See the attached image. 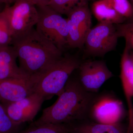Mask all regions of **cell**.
<instances>
[{"instance_id":"obj_1","label":"cell","mask_w":133,"mask_h":133,"mask_svg":"<svg viewBox=\"0 0 133 133\" xmlns=\"http://www.w3.org/2000/svg\"><path fill=\"white\" fill-rule=\"evenodd\" d=\"M96 94L86 91L77 77L71 76L56 101L44 109L41 117L31 124H70L88 119Z\"/></svg>"},{"instance_id":"obj_2","label":"cell","mask_w":133,"mask_h":133,"mask_svg":"<svg viewBox=\"0 0 133 133\" xmlns=\"http://www.w3.org/2000/svg\"><path fill=\"white\" fill-rule=\"evenodd\" d=\"M11 45L16 52L20 69L29 78L63 55V51L35 28L13 37Z\"/></svg>"},{"instance_id":"obj_3","label":"cell","mask_w":133,"mask_h":133,"mask_svg":"<svg viewBox=\"0 0 133 133\" xmlns=\"http://www.w3.org/2000/svg\"><path fill=\"white\" fill-rule=\"evenodd\" d=\"M81 63L76 56L63 55L45 70L30 78L35 84L34 92L43 95L45 100L58 96Z\"/></svg>"},{"instance_id":"obj_4","label":"cell","mask_w":133,"mask_h":133,"mask_svg":"<svg viewBox=\"0 0 133 133\" xmlns=\"http://www.w3.org/2000/svg\"><path fill=\"white\" fill-rule=\"evenodd\" d=\"M38 14L36 29L63 51L67 47L68 26L66 19L48 5L36 6Z\"/></svg>"},{"instance_id":"obj_5","label":"cell","mask_w":133,"mask_h":133,"mask_svg":"<svg viewBox=\"0 0 133 133\" xmlns=\"http://www.w3.org/2000/svg\"><path fill=\"white\" fill-rule=\"evenodd\" d=\"M118 38L114 24L99 22L86 37L84 45L86 53L91 56H103L115 50Z\"/></svg>"},{"instance_id":"obj_6","label":"cell","mask_w":133,"mask_h":133,"mask_svg":"<svg viewBox=\"0 0 133 133\" xmlns=\"http://www.w3.org/2000/svg\"><path fill=\"white\" fill-rule=\"evenodd\" d=\"M125 111L121 101L112 94H97L93 100L88 118L92 121L104 124L120 123Z\"/></svg>"},{"instance_id":"obj_7","label":"cell","mask_w":133,"mask_h":133,"mask_svg":"<svg viewBox=\"0 0 133 133\" xmlns=\"http://www.w3.org/2000/svg\"><path fill=\"white\" fill-rule=\"evenodd\" d=\"M13 37L36 26L38 14L35 5L29 0H16L12 6H6Z\"/></svg>"},{"instance_id":"obj_8","label":"cell","mask_w":133,"mask_h":133,"mask_svg":"<svg viewBox=\"0 0 133 133\" xmlns=\"http://www.w3.org/2000/svg\"><path fill=\"white\" fill-rule=\"evenodd\" d=\"M67 16V47L81 49L84 46L86 37L91 29V13L88 4L75 8Z\"/></svg>"},{"instance_id":"obj_9","label":"cell","mask_w":133,"mask_h":133,"mask_svg":"<svg viewBox=\"0 0 133 133\" xmlns=\"http://www.w3.org/2000/svg\"><path fill=\"white\" fill-rule=\"evenodd\" d=\"M77 69V77L80 84L86 91L92 93L97 94L104 83L114 76L103 60L81 62Z\"/></svg>"},{"instance_id":"obj_10","label":"cell","mask_w":133,"mask_h":133,"mask_svg":"<svg viewBox=\"0 0 133 133\" xmlns=\"http://www.w3.org/2000/svg\"><path fill=\"white\" fill-rule=\"evenodd\" d=\"M45 100L43 95L34 92L18 101L1 104L13 121L18 124H24L33 120Z\"/></svg>"},{"instance_id":"obj_11","label":"cell","mask_w":133,"mask_h":133,"mask_svg":"<svg viewBox=\"0 0 133 133\" xmlns=\"http://www.w3.org/2000/svg\"><path fill=\"white\" fill-rule=\"evenodd\" d=\"M131 50L126 43L121 60L120 76L128 107L129 124L127 133H133V64L130 58Z\"/></svg>"},{"instance_id":"obj_12","label":"cell","mask_w":133,"mask_h":133,"mask_svg":"<svg viewBox=\"0 0 133 133\" xmlns=\"http://www.w3.org/2000/svg\"><path fill=\"white\" fill-rule=\"evenodd\" d=\"M34 83L30 78H9L0 80V103L18 101L34 92Z\"/></svg>"},{"instance_id":"obj_13","label":"cell","mask_w":133,"mask_h":133,"mask_svg":"<svg viewBox=\"0 0 133 133\" xmlns=\"http://www.w3.org/2000/svg\"><path fill=\"white\" fill-rule=\"evenodd\" d=\"M17 55L12 45L0 47V80L9 78H29L17 64Z\"/></svg>"},{"instance_id":"obj_14","label":"cell","mask_w":133,"mask_h":133,"mask_svg":"<svg viewBox=\"0 0 133 133\" xmlns=\"http://www.w3.org/2000/svg\"><path fill=\"white\" fill-rule=\"evenodd\" d=\"M69 133H127L125 127L120 123L104 124L89 119L69 124Z\"/></svg>"},{"instance_id":"obj_15","label":"cell","mask_w":133,"mask_h":133,"mask_svg":"<svg viewBox=\"0 0 133 133\" xmlns=\"http://www.w3.org/2000/svg\"><path fill=\"white\" fill-rule=\"evenodd\" d=\"M92 12L99 22H107L114 24L125 22L126 18L119 15L107 0H98L93 3Z\"/></svg>"},{"instance_id":"obj_16","label":"cell","mask_w":133,"mask_h":133,"mask_svg":"<svg viewBox=\"0 0 133 133\" xmlns=\"http://www.w3.org/2000/svg\"><path fill=\"white\" fill-rule=\"evenodd\" d=\"M69 124H31L28 128L23 129L18 133H69Z\"/></svg>"},{"instance_id":"obj_17","label":"cell","mask_w":133,"mask_h":133,"mask_svg":"<svg viewBox=\"0 0 133 133\" xmlns=\"http://www.w3.org/2000/svg\"><path fill=\"white\" fill-rule=\"evenodd\" d=\"M89 0H51L48 6L60 14L67 16L75 8L88 4Z\"/></svg>"},{"instance_id":"obj_18","label":"cell","mask_w":133,"mask_h":133,"mask_svg":"<svg viewBox=\"0 0 133 133\" xmlns=\"http://www.w3.org/2000/svg\"><path fill=\"white\" fill-rule=\"evenodd\" d=\"M13 36L6 7L0 12V47L11 45Z\"/></svg>"},{"instance_id":"obj_19","label":"cell","mask_w":133,"mask_h":133,"mask_svg":"<svg viewBox=\"0 0 133 133\" xmlns=\"http://www.w3.org/2000/svg\"><path fill=\"white\" fill-rule=\"evenodd\" d=\"M24 124L13 121L0 103V133H18L23 129Z\"/></svg>"},{"instance_id":"obj_20","label":"cell","mask_w":133,"mask_h":133,"mask_svg":"<svg viewBox=\"0 0 133 133\" xmlns=\"http://www.w3.org/2000/svg\"><path fill=\"white\" fill-rule=\"evenodd\" d=\"M119 15L127 19L133 18V8L129 0H107Z\"/></svg>"},{"instance_id":"obj_21","label":"cell","mask_w":133,"mask_h":133,"mask_svg":"<svg viewBox=\"0 0 133 133\" xmlns=\"http://www.w3.org/2000/svg\"><path fill=\"white\" fill-rule=\"evenodd\" d=\"M127 22L116 24V31L119 37L125 38L126 43L133 51V18Z\"/></svg>"},{"instance_id":"obj_22","label":"cell","mask_w":133,"mask_h":133,"mask_svg":"<svg viewBox=\"0 0 133 133\" xmlns=\"http://www.w3.org/2000/svg\"><path fill=\"white\" fill-rule=\"evenodd\" d=\"M36 6H47L51 0H29Z\"/></svg>"},{"instance_id":"obj_23","label":"cell","mask_w":133,"mask_h":133,"mask_svg":"<svg viewBox=\"0 0 133 133\" xmlns=\"http://www.w3.org/2000/svg\"><path fill=\"white\" fill-rule=\"evenodd\" d=\"M16 0H0V5L5 4L6 6H10L13 5Z\"/></svg>"},{"instance_id":"obj_24","label":"cell","mask_w":133,"mask_h":133,"mask_svg":"<svg viewBox=\"0 0 133 133\" xmlns=\"http://www.w3.org/2000/svg\"><path fill=\"white\" fill-rule=\"evenodd\" d=\"M130 58H131V61H132V63L133 64V51L131 52V51H130Z\"/></svg>"},{"instance_id":"obj_25","label":"cell","mask_w":133,"mask_h":133,"mask_svg":"<svg viewBox=\"0 0 133 133\" xmlns=\"http://www.w3.org/2000/svg\"><path fill=\"white\" fill-rule=\"evenodd\" d=\"M129 1L130 3H131V5H132V6L133 8V0H129Z\"/></svg>"},{"instance_id":"obj_26","label":"cell","mask_w":133,"mask_h":133,"mask_svg":"<svg viewBox=\"0 0 133 133\" xmlns=\"http://www.w3.org/2000/svg\"></svg>"},{"instance_id":"obj_27","label":"cell","mask_w":133,"mask_h":133,"mask_svg":"<svg viewBox=\"0 0 133 133\" xmlns=\"http://www.w3.org/2000/svg\"></svg>"}]
</instances>
